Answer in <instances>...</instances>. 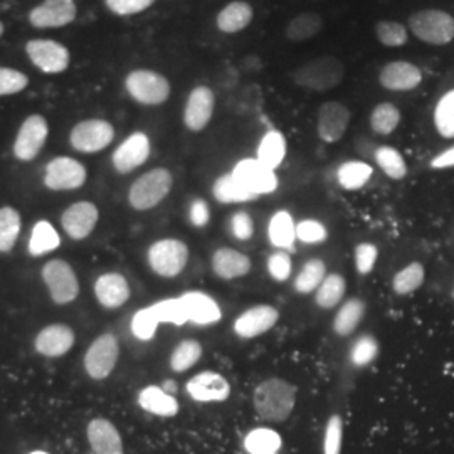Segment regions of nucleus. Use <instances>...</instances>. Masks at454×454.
<instances>
[{"mask_svg": "<svg viewBox=\"0 0 454 454\" xmlns=\"http://www.w3.org/2000/svg\"><path fill=\"white\" fill-rule=\"evenodd\" d=\"M298 390L292 382L273 377L262 380L253 394V406L261 419L285 422L292 416Z\"/></svg>", "mask_w": 454, "mask_h": 454, "instance_id": "obj_1", "label": "nucleus"}, {"mask_svg": "<svg viewBox=\"0 0 454 454\" xmlns=\"http://www.w3.org/2000/svg\"><path fill=\"white\" fill-rule=\"evenodd\" d=\"M343 74L345 67L340 59L333 56H320L317 59H311L307 65L300 66L293 73V80L305 90L324 93L339 86L343 80Z\"/></svg>", "mask_w": 454, "mask_h": 454, "instance_id": "obj_2", "label": "nucleus"}, {"mask_svg": "<svg viewBox=\"0 0 454 454\" xmlns=\"http://www.w3.org/2000/svg\"><path fill=\"white\" fill-rule=\"evenodd\" d=\"M174 177L167 168H153L131 184L129 200L137 211H148L157 207L170 194Z\"/></svg>", "mask_w": 454, "mask_h": 454, "instance_id": "obj_3", "label": "nucleus"}, {"mask_svg": "<svg viewBox=\"0 0 454 454\" xmlns=\"http://www.w3.org/2000/svg\"><path fill=\"white\" fill-rule=\"evenodd\" d=\"M407 26L419 41L433 46H444L454 39V17L438 9L414 12Z\"/></svg>", "mask_w": 454, "mask_h": 454, "instance_id": "obj_4", "label": "nucleus"}, {"mask_svg": "<svg viewBox=\"0 0 454 454\" xmlns=\"http://www.w3.org/2000/svg\"><path fill=\"white\" fill-rule=\"evenodd\" d=\"M125 88L137 103L146 106H157L170 97V82L155 71L135 69L125 80Z\"/></svg>", "mask_w": 454, "mask_h": 454, "instance_id": "obj_5", "label": "nucleus"}, {"mask_svg": "<svg viewBox=\"0 0 454 454\" xmlns=\"http://www.w3.org/2000/svg\"><path fill=\"white\" fill-rule=\"evenodd\" d=\"M189 261V247L180 239H162L148 249V264L163 278L179 276Z\"/></svg>", "mask_w": 454, "mask_h": 454, "instance_id": "obj_6", "label": "nucleus"}, {"mask_svg": "<svg viewBox=\"0 0 454 454\" xmlns=\"http://www.w3.org/2000/svg\"><path fill=\"white\" fill-rule=\"evenodd\" d=\"M43 279L48 285L52 301L58 305L71 303L73 300H76L80 293L78 278L66 261H49L43 268Z\"/></svg>", "mask_w": 454, "mask_h": 454, "instance_id": "obj_7", "label": "nucleus"}, {"mask_svg": "<svg viewBox=\"0 0 454 454\" xmlns=\"http://www.w3.org/2000/svg\"><path fill=\"white\" fill-rule=\"evenodd\" d=\"M114 129L106 120L80 121L69 135L71 146L82 153H97L114 142Z\"/></svg>", "mask_w": 454, "mask_h": 454, "instance_id": "obj_8", "label": "nucleus"}, {"mask_svg": "<svg viewBox=\"0 0 454 454\" xmlns=\"http://www.w3.org/2000/svg\"><path fill=\"white\" fill-rule=\"evenodd\" d=\"M48 135V120L43 114L27 116L20 125L16 142H14V155L17 160L20 162L34 160L46 144Z\"/></svg>", "mask_w": 454, "mask_h": 454, "instance_id": "obj_9", "label": "nucleus"}, {"mask_svg": "<svg viewBox=\"0 0 454 454\" xmlns=\"http://www.w3.org/2000/svg\"><path fill=\"white\" fill-rule=\"evenodd\" d=\"M26 52L35 67L48 74H59L69 66V51L52 39H33L26 44Z\"/></svg>", "mask_w": 454, "mask_h": 454, "instance_id": "obj_10", "label": "nucleus"}, {"mask_svg": "<svg viewBox=\"0 0 454 454\" xmlns=\"http://www.w3.org/2000/svg\"><path fill=\"white\" fill-rule=\"evenodd\" d=\"M120 347L118 341L112 333H105L98 337L97 340L91 343V347L86 352L84 357V367L90 377L101 380L106 379L114 372V365L118 362Z\"/></svg>", "mask_w": 454, "mask_h": 454, "instance_id": "obj_11", "label": "nucleus"}, {"mask_svg": "<svg viewBox=\"0 0 454 454\" xmlns=\"http://www.w3.org/2000/svg\"><path fill=\"white\" fill-rule=\"evenodd\" d=\"M232 176L253 195H264L275 192L278 177L275 170L268 168L258 159H244L232 170Z\"/></svg>", "mask_w": 454, "mask_h": 454, "instance_id": "obj_12", "label": "nucleus"}, {"mask_svg": "<svg viewBox=\"0 0 454 454\" xmlns=\"http://www.w3.org/2000/svg\"><path fill=\"white\" fill-rule=\"evenodd\" d=\"M86 182V168L71 157H58L46 167L44 184L51 191H74Z\"/></svg>", "mask_w": 454, "mask_h": 454, "instance_id": "obj_13", "label": "nucleus"}, {"mask_svg": "<svg viewBox=\"0 0 454 454\" xmlns=\"http://www.w3.org/2000/svg\"><path fill=\"white\" fill-rule=\"evenodd\" d=\"M279 320V311L271 305H256L251 309H244L243 313L234 322V333L243 339L251 340L264 335Z\"/></svg>", "mask_w": 454, "mask_h": 454, "instance_id": "obj_14", "label": "nucleus"}, {"mask_svg": "<svg viewBox=\"0 0 454 454\" xmlns=\"http://www.w3.org/2000/svg\"><path fill=\"white\" fill-rule=\"evenodd\" d=\"M76 14L74 0H44L29 12V22L37 29H58L71 24Z\"/></svg>", "mask_w": 454, "mask_h": 454, "instance_id": "obj_15", "label": "nucleus"}, {"mask_svg": "<svg viewBox=\"0 0 454 454\" xmlns=\"http://www.w3.org/2000/svg\"><path fill=\"white\" fill-rule=\"evenodd\" d=\"M187 394L197 403H224L231 395V384L223 373L206 372L194 375L187 386Z\"/></svg>", "mask_w": 454, "mask_h": 454, "instance_id": "obj_16", "label": "nucleus"}, {"mask_svg": "<svg viewBox=\"0 0 454 454\" xmlns=\"http://www.w3.org/2000/svg\"><path fill=\"white\" fill-rule=\"evenodd\" d=\"M350 110L340 101H326L318 110V137L325 144L340 142L350 123Z\"/></svg>", "mask_w": 454, "mask_h": 454, "instance_id": "obj_17", "label": "nucleus"}, {"mask_svg": "<svg viewBox=\"0 0 454 454\" xmlns=\"http://www.w3.org/2000/svg\"><path fill=\"white\" fill-rule=\"evenodd\" d=\"M215 98L211 88L197 86L187 98L184 110V123L191 131H202L211 121Z\"/></svg>", "mask_w": 454, "mask_h": 454, "instance_id": "obj_18", "label": "nucleus"}, {"mask_svg": "<svg viewBox=\"0 0 454 454\" xmlns=\"http://www.w3.org/2000/svg\"><path fill=\"white\" fill-rule=\"evenodd\" d=\"M150 157V140L145 133L137 131L114 150V167L120 174H130L142 167Z\"/></svg>", "mask_w": 454, "mask_h": 454, "instance_id": "obj_19", "label": "nucleus"}, {"mask_svg": "<svg viewBox=\"0 0 454 454\" xmlns=\"http://www.w3.org/2000/svg\"><path fill=\"white\" fill-rule=\"evenodd\" d=\"M97 223V206L86 200L76 202L71 207H67L61 217V224L65 227L66 234L76 241L88 238L93 232Z\"/></svg>", "mask_w": 454, "mask_h": 454, "instance_id": "obj_20", "label": "nucleus"}, {"mask_svg": "<svg viewBox=\"0 0 454 454\" xmlns=\"http://www.w3.org/2000/svg\"><path fill=\"white\" fill-rule=\"evenodd\" d=\"M379 82L389 91H411L421 84L422 73L409 61H392L382 67Z\"/></svg>", "mask_w": 454, "mask_h": 454, "instance_id": "obj_21", "label": "nucleus"}, {"mask_svg": "<svg viewBox=\"0 0 454 454\" xmlns=\"http://www.w3.org/2000/svg\"><path fill=\"white\" fill-rule=\"evenodd\" d=\"M189 322L195 325L217 324L223 318L221 307L209 294L202 292H189L180 296Z\"/></svg>", "mask_w": 454, "mask_h": 454, "instance_id": "obj_22", "label": "nucleus"}, {"mask_svg": "<svg viewBox=\"0 0 454 454\" xmlns=\"http://www.w3.org/2000/svg\"><path fill=\"white\" fill-rule=\"evenodd\" d=\"M74 345V333L66 325H49L35 339V350L44 357H61Z\"/></svg>", "mask_w": 454, "mask_h": 454, "instance_id": "obj_23", "label": "nucleus"}, {"mask_svg": "<svg viewBox=\"0 0 454 454\" xmlns=\"http://www.w3.org/2000/svg\"><path fill=\"white\" fill-rule=\"evenodd\" d=\"M95 293L98 301L105 309H120L130 298V286L125 276L120 273H106L98 278Z\"/></svg>", "mask_w": 454, "mask_h": 454, "instance_id": "obj_24", "label": "nucleus"}, {"mask_svg": "<svg viewBox=\"0 0 454 454\" xmlns=\"http://www.w3.org/2000/svg\"><path fill=\"white\" fill-rule=\"evenodd\" d=\"M212 271L221 279H238L251 273V260L232 247H221L212 254Z\"/></svg>", "mask_w": 454, "mask_h": 454, "instance_id": "obj_25", "label": "nucleus"}, {"mask_svg": "<svg viewBox=\"0 0 454 454\" xmlns=\"http://www.w3.org/2000/svg\"><path fill=\"white\" fill-rule=\"evenodd\" d=\"M88 441L97 454H125L123 441L108 419H93L88 424Z\"/></svg>", "mask_w": 454, "mask_h": 454, "instance_id": "obj_26", "label": "nucleus"}, {"mask_svg": "<svg viewBox=\"0 0 454 454\" xmlns=\"http://www.w3.org/2000/svg\"><path fill=\"white\" fill-rule=\"evenodd\" d=\"M138 404L146 412L160 418H174L179 412L177 399L159 386H148L142 390L138 395Z\"/></svg>", "mask_w": 454, "mask_h": 454, "instance_id": "obj_27", "label": "nucleus"}, {"mask_svg": "<svg viewBox=\"0 0 454 454\" xmlns=\"http://www.w3.org/2000/svg\"><path fill=\"white\" fill-rule=\"evenodd\" d=\"M254 17L253 7L243 2V0H236L226 5L215 19L217 29L224 34H236L244 31L251 20Z\"/></svg>", "mask_w": 454, "mask_h": 454, "instance_id": "obj_28", "label": "nucleus"}, {"mask_svg": "<svg viewBox=\"0 0 454 454\" xmlns=\"http://www.w3.org/2000/svg\"><path fill=\"white\" fill-rule=\"evenodd\" d=\"M365 303L360 298H350L341 305L333 318V332L339 337H350L365 317Z\"/></svg>", "mask_w": 454, "mask_h": 454, "instance_id": "obj_29", "label": "nucleus"}, {"mask_svg": "<svg viewBox=\"0 0 454 454\" xmlns=\"http://www.w3.org/2000/svg\"><path fill=\"white\" fill-rule=\"evenodd\" d=\"M268 238L281 251L293 249V244L296 241V224L290 212H276L268 224Z\"/></svg>", "mask_w": 454, "mask_h": 454, "instance_id": "obj_30", "label": "nucleus"}, {"mask_svg": "<svg viewBox=\"0 0 454 454\" xmlns=\"http://www.w3.org/2000/svg\"><path fill=\"white\" fill-rule=\"evenodd\" d=\"M281 446L283 439L271 427H256L244 438V450L249 454H278Z\"/></svg>", "mask_w": 454, "mask_h": 454, "instance_id": "obj_31", "label": "nucleus"}, {"mask_svg": "<svg viewBox=\"0 0 454 454\" xmlns=\"http://www.w3.org/2000/svg\"><path fill=\"white\" fill-rule=\"evenodd\" d=\"M326 264L320 258H311L307 261L300 273L293 281V288L294 292L301 293V294H309V293L317 292L318 286L324 283L326 278Z\"/></svg>", "mask_w": 454, "mask_h": 454, "instance_id": "obj_32", "label": "nucleus"}, {"mask_svg": "<svg viewBox=\"0 0 454 454\" xmlns=\"http://www.w3.org/2000/svg\"><path fill=\"white\" fill-rule=\"evenodd\" d=\"M347 293V281L339 273H328L324 283L315 292V301L320 309H332L339 307Z\"/></svg>", "mask_w": 454, "mask_h": 454, "instance_id": "obj_33", "label": "nucleus"}, {"mask_svg": "<svg viewBox=\"0 0 454 454\" xmlns=\"http://www.w3.org/2000/svg\"><path fill=\"white\" fill-rule=\"evenodd\" d=\"M286 157V140L279 131H268L260 146H258V160L268 168L276 170Z\"/></svg>", "mask_w": 454, "mask_h": 454, "instance_id": "obj_34", "label": "nucleus"}, {"mask_svg": "<svg viewBox=\"0 0 454 454\" xmlns=\"http://www.w3.org/2000/svg\"><path fill=\"white\" fill-rule=\"evenodd\" d=\"M324 29V19L315 12H303L293 17L286 27V37L293 43H303Z\"/></svg>", "mask_w": 454, "mask_h": 454, "instance_id": "obj_35", "label": "nucleus"}, {"mask_svg": "<svg viewBox=\"0 0 454 454\" xmlns=\"http://www.w3.org/2000/svg\"><path fill=\"white\" fill-rule=\"evenodd\" d=\"M212 194L215 197V200H219L221 204L247 202V200L256 197V195L247 192L232 174H226V176L215 180L214 187H212Z\"/></svg>", "mask_w": 454, "mask_h": 454, "instance_id": "obj_36", "label": "nucleus"}, {"mask_svg": "<svg viewBox=\"0 0 454 454\" xmlns=\"http://www.w3.org/2000/svg\"><path fill=\"white\" fill-rule=\"evenodd\" d=\"M426 279V270L421 262L414 261L411 264H407L406 268H403L401 271H397V275L392 279V290L399 296H406L411 293L418 292L424 285Z\"/></svg>", "mask_w": 454, "mask_h": 454, "instance_id": "obj_37", "label": "nucleus"}, {"mask_svg": "<svg viewBox=\"0 0 454 454\" xmlns=\"http://www.w3.org/2000/svg\"><path fill=\"white\" fill-rule=\"evenodd\" d=\"M372 167L365 162H345L337 172V180L345 191H358L369 184Z\"/></svg>", "mask_w": 454, "mask_h": 454, "instance_id": "obj_38", "label": "nucleus"}, {"mask_svg": "<svg viewBox=\"0 0 454 454\" xmlns=\"http://www.w3.org/2000/svg\"><path fill=\"white\" fill-rule=\"evenodd\" d=\"M375 162L389 179L403 180L407 176L406 160L394 146H379L375 150Z\"/></svg>", "mask_w": 454, "mask_h": 454, "instance_id": "obj_39", "label": "nucleus"}, {"mask_svg": "<svg viewBox=\"0 0 454 454\" xmlns=\"http://www.w3.org/2000/svg\"><path fill=\"white\" fill-rule=\"evenodd\" d=\"M61 244L59 234L56 229L49 224L48 221H39L33 229V236L29 241V253L33 256H43L51 251L58 249Z\"/></svg>", "mask_w": 454, "mask_h": 454, "instance_id": "obj_40", "label": "nucleus"}, {"mask_svg": "<svg viewBox=\"0 0 454 454\" xmlns=\"http://www.w3.org/2000/svg\"><path fill=\"white\" fill-rule=\"evenodd\" d=\"M401 123V112L392 103H380L371 114V129L377 135H390L397 130Z\"/></svg>", "mask_w": 454, "mask_h": 454, "instance_id": "obj_41", "label": "nucleus"}, {"mask_svg": "<svg viewBox=\"0 0 454 454\" xmlns=\"http://www.w3.org/2000/svg\"><path fill=\"white\" fill-rule=\"evenodd\" d=\"M202 357V345L197 340L180 341L170 356V367L174 372H187Z\"/></svg>", "mask_w": 454, "mask_h": 454, "instance_id": "obj_42", "label": "nucleus"}, {"mask_svg": "<svg viewBox=\"0 0 454 454\" xmlns=\"http://www.w3.org/2000/svg\"><path fill=\"white\" fill-rule=\"evenodd\" d=\"M20 234V214L14 207L0 209V253H9Z\"/></svg>", "mask_w": 454, "mask_h": 454, "instance_id": "obj_43", "label": "nucleus"}, {"mask_svg": "<svg viewBox=\"0 0 454 454\" xmlns=\"http://www.w3.org/2000/svg\"><path fill=\"white\" fill-rule=\"evenodd\" d=\"M434 125L442 138H454V90L439 99L434 110Z\"/></svg>", "mask_w": 454, "mask_h": 454, "instance_id": "obj_44", "label": "nucleus"}, {"mask_svg": "<svg viewBox=\"0 0 454 454\" xmlns=\"http://www.w3.org/2000/svg\"><path fill=\"white\" fill-rule=\"evenodd\" d=\"M379 350L380 345L373 335H362L350 347V360L358 369L369 367L373 360L379 357Z\"/></svg>", "mask_w": 454, "mask_h": 454, "instance_id": "obj_45", "label": "nucleus"}, {"mask_svg": "<svg viewBox=\"0 0 454 454\" xmlns=\"http://www.w3.org/2000/svg\"><path fill=\"white\" fill-rule=\"evenodd\" d=\"M375 35L387 48H401L407 44V27L395 20H380L375 24Z\"/></svg>", "mask_w": 454, "mask_h": 454, "instance_id": "obj_46", "label": "nucleus"}, {"mask_svg": "<svg viewBox=\"0 0 454 454\" xmlns=\"http://www.w3.org/2000/svg\"><path fill=\"white\" fill-rule=\"evenodd\" d=\"M152 309L155 311L160 324L184 325L185 322H189L180 298L163 300V301L152 305Z\"/></svg>", "mask_w": 454, "mask_h": 454, "instance_id": "obj_47", "label": "nucleus"}, {"mask_svg": "<svg viewBox=\"0 0 454 454\" xmlns=\"http://www.w3.org/2000/svg\"><path fill=\"white\" fill-rule=\"evenodd\" d=\"M159 318L155 315V311L152 307L148 309H140L135 317H133V322H131V330L135 333L137 339L140 340H152L157 328H159Z\"/></svg>", "mask_w": 454, "mask_h": 454, "instance_id": "obj_48", "label": "nucleus"}, {"mask_svg": "<svg viewBox=\"0 0 454 454\" xmlns=\"http://www.w3.org/2000/svg\"><path fill=\"white\" fill-rule=\"evenodd\" d=\"M29 84V78L12 67L0 66V97L17 95L24 91Z\"/></svg>", "mask_w": 454, "mask_h": 454, "instance_id": "obj_49", "label": "nucleus"}, {"mask_svg": "<svg viewBox=\"0 0 454 454\" xmlns=\"http://www.w3.org/2000/svg\"><path fill=\"white\" fill-rule=\"evenodd\" d=\"M296 239L303 244H322L328 239V231L320 221L305 219L296 224Z\"/></svg>", "mask_w": 454, "mask_h": 454, "instance_id": "obj_50", "label": "nucleus"}, {"mask_svg": "<svg viewBox=\"0 0 454 454\" xmlns=\"http://www.w3.org/2000/svg\"><path fill=\"white\" fill-rule=\"evenodd\" d=\"M268 275L275 279L276 283H285L290 279L293 273L292 256L286 251H276L266 262Z\"/></svg>", "mask_w": 454, "mask_h": 454, "instance_id": "obj_51", "label": "nucleus"}, {"mask_svg": "<svg viewBox=\"0 0 454 454\" xmlns=\"http://www.w3.org/2000/svg\"><path fill=\"white\" fill-rule=\"evenodd\" d=\"M343 421L340 416H332L325 427L324 454H341Z\"/></svg>", "mask_w": 454, "mask_h": 454, "instance_id": "obj_52", "label": "nucleus"}, {"mask_svg": "<svg viewBox=\"0 0 454 454\" xmlns=\"http://www.w3.org/2000/svg\"><path fill=\"white\" fill-rule=\"evenodd\" d=\"M379 260V247L372 243H360L356 247V268L358 275L372 273L375 262Z\"/></svg>", "mask_w": 454, "mask_h": 454, "instance_id": "obj_53", "label": "nucleus"}, {"mask_svg": "<svg viewBox=\"0 0 454 454\" xmlns=\"http://www.w3.org/2000/svg\"><path fill=\"white\" fill-rule=\"evenodd\" d=\"M105 4L116 16H133L150 9L155 0H105Z\"/></svg>", "mask_w": 454, "mask_h": 454, "instance_id": "obj_54", "label": "nucleus"}, {"mask_svg": "<svg viewBox=\"0 0 454 454\" xmlns=\"http://www.w3.org/2000/svg\"><path fill=\"white\" fill-rule=\"evenodd\" d=\"M229 229L238 241H249L254 236V221L246 211L236 212L231 217Z\"/></svg>", "mask_w": 454, "mask_h": 454, "instance_id": "obj_55", "label": "nucleus"}, {"mask_svg": "<svg viewBox=\"0 0 454 454\" xmlns=\"http://www.w3.org/2000/svg\"><path fill=\"white\" fill-rule=\"evenodd\" d=\"M189 221L195 227H206L211 221V211L206 200L195 199L189 209Z\"/></svg>", "mask_w": 454, "mask_h": 454, "instance_id": "obj_56", "label": "nucleus"}, {"mask_svg": "<svg viewBox=\"0 0 454 454\" xmlns=\"http://www.w3.org/2000/svg\"><path fill=\"white\" fill-rule=\"evenodd\" d=\"M433 168H451L454 167V146L444 150L442 153H439L438 157L433 159L431 162Z\"/></svg>", "mask_w": 454, "mask_h": 454, "instance_id": "obj_57", "label": "nucleus"}, {"mask_svg": "<svg viewBox=\"0 0 454 454\" xmlns=\"http://www.w3.org/2000/svg\"><path fill=\"white\" fill-rule=\"evenodd\" d=\"M176 389H177V386L172 384V382H167V384L163 386V390H167V392H176Z\"/></svg>", "mask_w": 454, "mask_h": 454, "instance_id": "obj_58", "label": "nucleus"}, {"mask_svg": "<svg viewBox=\"0 0 454 454\" xmlns=\"http://www.w3.org/2000/svg\"><path fill=\"white\" fill-rule=\"evenodd\" d=\"M2 34H4V24L0 22V37H2Z\"/></svg>", "mask_w": 454, "mask_h": 454, "instance_id": "obj_59", "label": "nucleus"}, {"mask_svg": "<svg viewBox=\"0 0 454 454\" xmlns=\"http://www.w3.org/2000/svg\"><path fill=\"white\" fill-rule=\"evenodd\" d=\"M31 454H48V453H44V451H34V453H31Z\"/></svg>", "mask_w": 454, "mask_h": 454, "instance_id": "obj_60", "label": "nucleus"}]
</instances>
